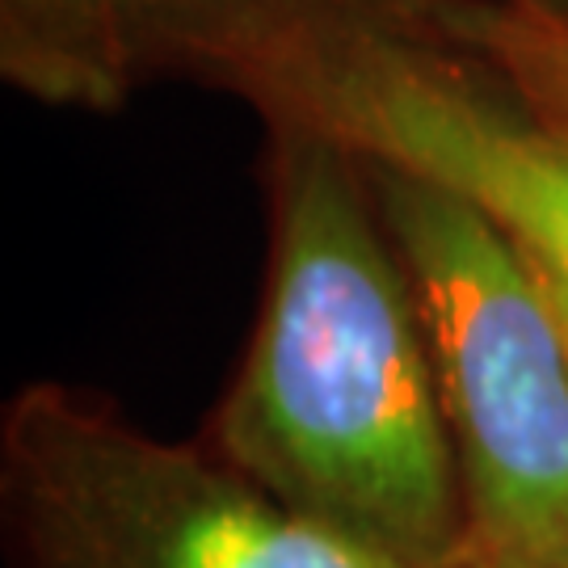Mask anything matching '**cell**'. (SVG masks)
I'll list each match as a JSON object with an SVG mask.
<instances>
[{
  "mask_svg": "<svg viewBox=\"0 0 568 568\" xmlns=\"http://www.w3.org/2000/svg\"><path fill=\"white\" fill-rule=\"evenodd\" d=\"M140 0H0V81L51 110L119 114L140 89L131 13Z\"/></svg>",
  "mask_w": 568,
  "mask_h": 568,
  "instance_id": "cell-5",
  "label": "cell"
},
{
  "mask_svg": "<svg viewBox=\"0 0 568 568\" xmlns=\"http://www.w3.org/2000/svg\"><path fill=\"white\" fill-rule=\"evenodd\" d=\"M126 34L140 84L224 93L438 185L568 274V135L434 0H140Z\"/></svg>",
  "mask_w": 568,
  "mask_h": 568,
  "instance_id": "cell-2",
  "label": "cell"
},
{
  "mask_svg": "<svg viewBox=\"0 0 568 568\" xmlns=\"http://www.w3.org/2000/svg\"><path fill=\"white\" fill-rule=\"evenodd\" d=\"M509 4H523V9H539V13H560V18H568V0H509Z\"/></svg>",
  "mask_w": 568,
  "mask_h": 568,
  "instance_id": "cell-8",
  "label": "cell"
},
{
  "mask_svg": "<svg viewBox=\"0 0 568 568\" xmlns=\"http://www.w3.org/2000/svg\"><path fill=\"white\" fill-rule=\"evenodd\" d=\"M0 535L9 568H408L68 384L0 413Z\"/></svg>",
  "mask_w": 568,
  "mask_h": 568,
  "instance_id": "cell-4",
  "label": "cell"
},
{
  "mask_svg": "<svg viewBox=\"0 0 568 568\" xmlns=\"http://www.w3.org/2000/svg\"><path fill=\"white\" fill-rule=\"evenodd\" d=\"M535 265H539V274H544V283H548V295H551V304H556V312H560V325H565V337H568V274L544 265L539 257H535Z\"/></svg>",
  "mask_w": 568,
  "mask_h": 568,
  "instance_id": "cell-7",
  "label": "cell"
},
{
  "mask_svg": "<svg viewBox=\"0 0 568 568\" xmlns=\"http://www.w3.org/2000/svg\"><path fill=\"white\" fill-rule=\"evenodd\" d=\"M434 13L568 135V18L509 0H434Z\"/></svg>",
  "mask_w": 568,
  "mask_h": 568,
  "instance_id": "cell-6",
  "label": "cell"
},
{
  "mask_svg": "<svg viewBox=\"0 0 568 568\" xmlns=\"http://www.w3.org/2000/svg\"><path fill=\"white\" fill-rule=\"evenodd\" d=\"M366 169L429 328L464 501L459 568H568V337L539 265L464 199Z\"/></svg>",
  "mask_w": 568,
  "mask_h": 568,
  "instance_id": "cell-3",
  "label": "cell"
},
{
  "mask_svg": "<svg viewBox=\"0 0 568 568\" xmlns=\"http://www.w3.org/2000/svg\"><path fill=\"white\" fill-rule=\"evenodd\" d=\"M262 304L203 443L283 506L408 568H459L464 501L417 286L371 169L265 126Z\"/></svg>",
  "mask_w": 568,
  "mask_h": 568,
  "instance_id": "cell-1",
  "label": "cell"
}]
</instances>
